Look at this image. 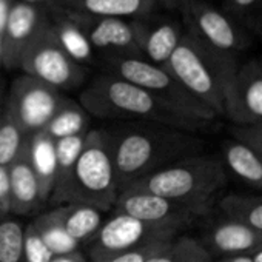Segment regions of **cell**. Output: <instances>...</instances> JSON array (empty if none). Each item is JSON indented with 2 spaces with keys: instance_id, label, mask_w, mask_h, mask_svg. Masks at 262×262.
<instances>
[{
  "instance_id": "cell-1",
  "label": "cell",
  "mask_w": 262,
  "mask_h": 262,
  "mask_svg": "<svg viewBox=\"0 0 262 262\" xmlns=\"http://www.w3.org/2000/svg\"><path fill=\"white\" fill-rule=\"evenodd\" d=\"M119 193L151 173L202 153V141L190 131L147 122H125L105 128Z\"/></svg>"
},
{
  "instance_id": "cell-2",
  "label": "cell",
  "mask_w": 262,
  "mask_h": 262,
  "mask_svg": "<svg viewBox=\"0 0 262 262\" xmlns=\"http://www.w3.org/2000/svg\"><path fill=\"white\" fill-rule=\"evenodd\" d=\"M79 103L103 120L147 122L196 133L207 125L185 117L148 91L108 73H100L79 94Z\"/></svg>"
},
{
  "instance_id": "cell-3",
  "label": "cell",
  "mask_w": 262,
  "mask_h": 262,
  "mask_svg": "<svg viewBox=\"0 0 262 262\" xmlns=\"http://www.w3.org/2000/svg\"><path fill=\"white\" fill-rule=\"evenodd\" d=\"M214 116L225 114V99L239 68L237 57L217 51L185 31L164 67Z\"/></svg>"
},
{
  "instance_id": "cell-4",
  "label": "cell",
  "mask_w": 262,
  "mask_h": 262,
  "mask_svg": "<svg viewBox=\"0 0 262 262\" xmlns=\"http://www.w3.org/2000/svg\"><path fill=\"white\" fill-rule=\"evenodd\" d=\"M228 174L217 155H193L173 162L126 190L147 191L171 201L211 208Z\"/></svg>"
},
{
  "instance_id": "cell-5",
  "label": "cell",
  "mask_w": 262,
  "mask_h": 262,
  "mask_svg": "<svg viewBox=\"0 0 262 262\" xmlns=\"http://www.w3.org/2000/svg\"><path fill=\"white\" fill-rule=\"evenodd\" d=\"M119 188L105 128L86 133L83 150L76 162L70 198L67 204H85L105 211H113Z\"/></svg>"
},
{
  "instance_id": "cell-6",
  "label": "cell",
  "mask_w": 262,
  "mask_h": 262,
  "mask_svg": "<svg viewBox=\"0 0 262 262\" xmlns=\"http://www.w3.org/2000/svg\"><path fill=\"white\" fill-rule=\"evenodd\" d=\"M102 73L113 74L148 91L176 113L208 125L214 113L190 94L164 67L150 63L142 57H119L100 60Z\"/></svg>"
},
{
  "instance_id": "cell-7",
  "label": "cell",
  "mask_w": 262,
  "mask_h": 262,
  "mask_svg": "<svg viewBox=\"0 0 262 262\" xmlns=\"http://www.w3.org/2000/svg\"><path fill=\"white\" fill-rule=\"evenodd\" d=\"M178 13L187 33L217 51L236 57L251 45V31L208 0H184Z\"/></svg>"
},
{
  "instance_id": "cell-8",
  "label": "cell",
  "mask_w": 262,
  "mask_h": 262,
  "mask_svg": "<svg viewBox=\"0 0 262 262\" xmlns=\"http://www.w3.org/2000/svg\"><path fill=\"white\" fill-rule=\"evenodd\" d=\"M19 70L59 91L80 88L88 76L86 68L76 62L59 42L51 19L25 51Z\"/></svg>"
},
{
  "instance_id": "cell-9",
  "label": "cell",
  "mask_w": 262,
  "mask_h": 262,
  "mask_svg": "<svg viewBox=\"0 0 262 262\" xmlns=\"http://www.w3.org/2000/svg\"><path fill=\"white\" fill-rule=\"evenodd\" d=\"M181 234L179 230L164 225H155L113 211V216L103 221L96 237L86 245L88 262H102L117 253L128 251L145 244L171 241Z\"/></svg>"
},
{
  "instance_id": "cell-10",
  "label": "cell",
  "mask_w": 262,
  "mask_h": 262,
  "mask_svg": "<svg viewBox=\"0 0 262 262\" xmlns=\"http://www.w3.org/2000/svg\"><path fill=\"white\" fill-rule=\"evenodd\" d=\"M63 99L62 91L28 74H22L13 80L5 96L4 110L30 138L37 131L45 129Z\"/></svg>"
},
{
  "instance_id": "cell-11",
  "label": "cell",
  "mask_w": 262,
  "mask_h": 262,
  "mask_svg": "<svg viewBox=\"0 0 262 262\" xmlns=\"http://www.w3.org/2000/svg\"><path fill=\"white\" fill-rule=\"evenodd\" d=\"M211 208L171 201L139 190H123L119 193L113 211L125 213L148 224L171 227L179 231L193 225L208 214Z\"/></svg>"
},
{
  "instance_id": "cell-12",
  "label": "cell",
  "mask_w": 262,
  "mask_h": 262,
  "mask_svg": "<svg viewBox=\"0 0 262 262\" xmlns=\"http://www.w3.org/2000/svg\"><path fill=\"white\" fill-rule=\"evenodd\" d=\"M68 14L85 36L93 53L100 60L119 57H142L133 20L91 17L71 13Z\"/></svg>"
},
{
  "instance_id": "cell-13",
  "label": "cell",
  "mask_w": 262,
  "mask_h": 262,
  "mask_svg": "<svg viewBox=\"0 0 262 262\" xmlns=\"http://www.w3.org/2000/svg\"><path fill=\"white\" fill-rule=\"evenodd\" d=\"M50 20L48 8L31 0L13 4L4 25L0 60L7 70H19L20 60Z\"/></svg>"
},
{
  "instance_id": "cell-14",
  "label": "cell",
  "mask_w": 262,
  "mask_h": 262,
  "mask_svg": "<svg viewBox=\"0 0 262 262\" xmlns=\"http://www.w3.org/2000/svg\"><path fill=\"white\" fill-rule=\"evenodd\" d=\"M225 116L237 126L262 125V59L239 65L227 93Z\"/></svg>"
},
{
  "instance_id": "cell-15",
  "label": "cell",
  "mask_w": 262,
  "mask_h": 262,
  "mask_svg": "<svg viewBox=\"0 0 262 262\" xmlns=\"http://www.w3.org/2000/svg\"><path fill=\"white\" fill-rule=\"evenodd\" d=\"M133 24L142 59L153 65L165 67L185 34L182 20L159 10L133 19Z\"/></svg>"
},
{
  "instance_id": "cell-16",
  "label": "cell",
  "mask_w": 262,
  "mask_h": 262,
  "mask_svg": "<svg viewBox=\"0 0 262 262\" xmlns=\"http://www.w3.org/2000/svg\"><path fill=\"white\" fill-rule=\"evenodd\" d=\"M199 241L213 260L234 254H253L262 248V233L227 216L213 222Z\"/></svg>"
},
{
  "instance_id": "cell-17",
  "label": "cell",
  "mask_w": 262,
  "mask_h": 262,
  "mask_svg": "<svg viewBox=\"0 0 262 262\" xmlns=\"http://www.w3.org/2000/svg\"><path fill=\"white\" fill-rule=\"evenodd\" d=\"M47 8L91 17L133 20L162 8L159 0H47Z\"/></svg>"
},
{
  "instance_id": "cell-18",
  "label": "cell",
  "mask_w": 262,
  "mask_h": 262,
  "mask_svg": "<svg viewBox=\"0 0 262 262\" xmlns=\"http://www.w3.org/2000/svg\"><path fill=\"white\" fill-rule=\"evenodd\" d=\"M11 187V213L33 214L45 204L40 187L28 158V145L24 153L8 167Z\"/></svg>"
},
{
  "instance_id": "cell-19",
  "label": "cell",
  "mask_w": 262,
  "mask_h": 262,
  "mask_svg": "<svg viewBox=\"0 0 262 262\" xmlns=\"http://www.w3.org/2000/svg\"><path fill=\"white\" fill-rule=\"evenodd\" d=\"M219 158L227 173L250 188L262 190V155L257 150L231 136L222 142Z\"/></svg>"
},
{
  "instance_id": "cell-20",
  "label": "cell",
  "mask_w": 262,
  "mask_h": 262,
  "mask_svg": "<svg viewBox=\"0 0 262 262\" xmlns=\"http://www.w3.org/2000/svg\"><path fill=\"white\" fill-rule=\"evenodd\" d=\"M86 135L71 136L56 141V181L50 202L65 205L70 198L76 162L83 150Z\"/></svg>"
},
{
  "instance_id": "cell-21",
  "label": "cell",
  "mask_w": 262,
  "mask_h": 262,
  "mask_svg": "<svg viewBox=\"0 0 262 262\" xmlns=\"http://www.w3.org/2000/svg\"><path fill=\"white\" fill-rule=\"evenodd\" d=\"M28 158L37 178L43 202H50L56 181V141L45 131L28 138Z\"/></svg>"
},
{
  "instance_id": "cell-22",
  "label": "cell",
  "mask_w": 262,
  "mask_h": 262,
  "mask_svg": "<svg viewBox=\"0 0 262 262\" xmlns=\"http://www.w3.org/2000/svg\"><path fill=\"white\" fill-rule=\"evenodd\" d=\"M54 208L65 231L80 247H86L103 224V213L85 204H65Z\"/></svg>"
},
{
  "instance_id": "cell-23",
  "label": "cell",
  "mask_w": 262,
  "mask_h": 262,
  "mask_svg": "<svg viewBox=\"0 0 262 262\" xmlns=\"http://www.w3.org/2000/svg\"><path fill=\"white\" fill-rule=\"evenodd\" d=\"M50 11V19H51V25L53 30L59 39V42L62 43V47L65 48V51L80 65H90L96 60V54L93 53L91 47L88 45L85 36L82 34V31L79 30V27L74 24V20L71 19V16L62 10H54V8H48Z\"/></svg>"
},
{
  "instance_id": "cell-24",
  "label": "cell",
  "mask_w": 262,
  "mask_h": 262,
  "mask_svg": "<svg viewBox=\"0 0 262 262\" xmlns=\"http://www.w3.org/2000/svg\"><path fill=\"white\" fill-rule=\"evenodd\" d=\"M90 125L91 116L83 110V106L79 102L65 97L43 131L54 141H59L71 136L86 135L91 129Z\"/></svg>"
},
{
  "instance_id": "cell-25",
  "label": "cell",
  "mask_w": 262,
  "mask_h": 262,
  "mask_svg": "<svg viewBox=\"0 0 262 262\" xmlns=\"http://www.w3.org/2000/svg\"><path fill=\"white\" fill-rule=\"evenodd\" d=\"M31 224L37 228L47 247L53 251L54 256L68 254L74 251H80V245L65 231L56 208H51L45 213L37 214Z\"/></svg>"
},
{
  "instance_id": "cell-26",
  "label": "cell",
  "mask_w": 262,
  "mask_h": 262,
  "mask_svg": "<svg viewBox=\"0 0 262 262\" xmlns=\"http://www.w3.org/2000/svg\"><path fill=\"white\" fill-rule=\"evenodd\" d=\"M219 208L224 216L236 219L262 233V194L231 193L219 201Z\"/></svg>"
},
{
  "instance_id": "cell-27",
  "label": "cell",
  "mask_w": 262,
  "mask_h": 262,
  "mask_svg": "<svg viewBox=\"0 0 262 262\" xmlns=\"http://www.w3.org/2000/svg\"><path fill=\"white\" fill-rule=\"evenodd\" d=\"M213 260L199 239L190 236L174 237L164 250L155 254L148 262H207Z\"/></svg>"
},
{
  "instance_id": "cell-28",
  "label": "cell",
  "mask_w": 262,
  "mask_h": 262,
  "mask_svg": "<svg viewBox=\"0 0 262 262\" xmlns=\"http://www.w3.org/2000/svg\"><path fill=\"white\" fill-rule=\"evenodd\" d=\"M27 145L28 136L4 110L0 114V167H10L24 153Z\"/></svg>"
},
{
  "instance_id": "cell-29",
  "label": "cell",
  "mask_w": 262,
  "mask_h": 262,
  "mask_svg": "<svg viewBox=\"0 0 262 262\" xmlns=\"http://www.w3.org/2000/svg\"><path fill=\"white\" fill-rule=\"evenodd\" d=\"M24 230L20 221L0 217V262H22Z\"/></svg>"
},
{
  "instance_id": "cell-30",
  "label": "cell",
  "mask_w": 262,
  "mask_h": 262,
  "mask_svg": "<svg viewBox=\"0 0 262 262\" xmlns=\"http://www.w3.org/2000/svg\"><path fill=\"white\" fill-rule=\"evenodd\" d=\"M54 257L53 251L47 247L37 228L30 222L24 230L22 262H50Z\"/></svg>"
},
{
  "instance_id": "cell-31",
  "label": "cell",
  "mask_w": 262,
  "mask_h": 262,
  "mask_svg": "<svg viewBox=\"0 0 262 262\" xmlns=\"http://www.w3.org/2000/svg\"><path fill=\"white\" fill-rule=\"evenodd\" d=\"M221 8L253 31L260 14V0H222Z\"/></svg>"
},
{
  "instance_id": "cell-32",
  "label": "cell",
  "mask_w": 262,
  "mask_h": 262,
  "mask_svg": "<svg viewBox=\"0 0 262 262\" xmlns=\"http://www.w3.org/2000/svg\"><path fill=\"white\" fill-rule=\"evenodd\" d=\"M171 241H159V242L145 244V245H141L136 248H131L128 251L110 256V257L103 259L102 262H148L155 254H158L161 250H164Z\"/></svg>"
},
{
  "instance_id": "cell-33",
  "label": "cell",
  "mask_w": 262,
  "mask_h": 262,
  "mask_svg": "<svg viewBox=\"0 0 262 262\" xmlns=\"http://www.w3.org/2000/svg\"><path fill=\"white\" fill-rule=\"evenodd\" d=\"M231 136L247 142L254 150L262 155V125H250V126H237L233 125Z\"/></svg>"
},
{
  "instance_id": "cell-34",
  "label": "cell",
  "mask_w": 262,
  "mask_h": 262,
  "mask_svg": "<svg viewBox=\"0 0 262 262\" xmlns=\"http://www.w3.org/2000/svg\"><path fill=\"white\" fill-rule=\"evenodd\" d=\"M11 214V187L8 167H0V217Z\"/></svg>"
},
{
  "instance_id": "cell-35",
  "label": "cell",
  "mask_w": 262,
  "mask_h": 262,
  "mask_svg": "<svg viewBox=\"0 0 262 262\" xmlns=\"http://www.w3.org/2000/svg\"><path fill=\"white\" fill-rule=\"evenodd\" d=\"M50 262H88V257L82 251H74V253H68V254L54 256Z\"/></svg>"
},
{
  "instance_id": "cell-36",
  "label": "cell",
  "mask_w": 262,
  "mask_h": 262,
  "mask_svg": "<svg viewBox=\"0 0 262 262\" xmlns=\"http://www.w3.org/2000/svg\"><path fill=\"white\" fill-rule=\"evenodd\" d=\"M214 262H254L251 254H234V256H225L214 259Z\"/></svg>"
},
{
  "instance_id": "cell-37",
  "label": "cell",
  "mask_w": 262,
  "mask_h": 262,
  "mask_svg": "<svg viewBox=\"0 0 262 262\" xmlns=\"http://www.w3.org/2000/svg\"><path fill=\"white\" fill-rule=\"evenodd\" d=\"M162 8H167V10H176L181 7V4L184 2V0H159Z\"/></svg>"
},
{
  "instance_id": "cell-38",
  "label": "cell",
  "mask_w": 262,
  "mask_h": 262,
  "mask_svg": "<svg viewBox=\"0 0 262 262\" xmlns=\"http://www.w3.org/2000/svg\"><path fill=\"white\" fill-rule=\"evenodd\" d=\"M5 93H4V83L0 82V114L4 111V105H5Z\"/></svg>"
},
{
  "instance_id": "cell-39",
  "label": "cell",
  "mask_w": 262,
  "mask_h": 262,
  "mask_svg": "<svg viewBox=\"0 0 262 262\" xmlns=\"http://www.w3.org/2000/svg\"><path fill=\"white\" fill-rule=\"evenodd\" d=\"M251 256H253V260H254V262H262V248H259V250H257L256 253H253Z\"/></svg>"
},
{
  "instance_id": "cell-40",
  "label": "cell",
  "mask_w": 262,
  "mask_h": 262,
  "mask_svg": "<svg viewBox=\"0 0 262 262\" xmlns=\"http://www.w3.org/2000/svg\"><path fill=\"white\" fill-rule=\"evenodd\" d=\"M260 16H262V0H260Z\"/></svg>"
},
{
  "instance_id": "cell-41",
  "label": "cell",
  "mask_w": 262,
  "mask_h": 262,
  "mask_svg": "<svg viewBox=\"0 0 262 262\" xmlns=\"http://www.w3.org/2000/svg\"><path fill=\"white\" fill-rule=\"evenodd\" d=\"M207 262H214V260H207Z\"/></svg>"
}]
</instances>
